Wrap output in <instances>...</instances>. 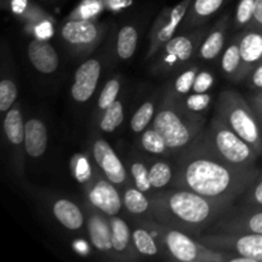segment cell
Wrapping results in <instances>:
<instances>
[{"mask_svg": "<svg viewBox=\"0 0 262 262\" xmlns=\"http://www.w3.org/2000/svg\"><path fill=\"white\" fill-rule=\"evenodd\" d=\"M177 158L173 187L189 189L217 201L235 204L261 173L257 166L245 168L229 163L200 137Z\"/></svg>", "mask_w": 262, "mask_h": 262, "instance_id": "6da1fadb", "label": "cell"}, {"mask_svg": "<svg viewBox=\"0 0 262 262\" xmlns=\"http://www.w3.org/2000/svg\"><path fill=\"white\" fill-rule=\"evenodd\" d=\"M151 201L154 220L196 238L234 205L176 187L156 191Z\"/></svg>", "mask_w": 262, "mask_h": 262, "instance_id": "7a4b0ae2", "label": "cell"}, {"mask_svg": "<svg viewBox=\"0 0 262 262\" xmlns=\"http://www.w3.org/2000/svg\"><path fill=\"white\" fill-rule=\"evenodd\" d=\"M152 125L164 136L171 155L179 156L204 132L205 115L192 113L184 106L181 97L166 89Z\"/></svg>", "mask_w": 262, "mask_h": 262, "instance_id": "3957f363", "label": "cell"}, {"mask_svg": "<svg viewBox=\"0 0 262 262\" xmlns=\"http://www.w3.org/2000/svg\"><path fill=\"white\" fill-rule=\"evenodd\" d=\"M136 219L147 227L160 241L168 252L169 260L182 262H230L232 260L230 255L209 248L196 237L182 230L174 229L154 219Z\"/></svg>", "mask_w": 262, "mask_h": 262, "instance_id": "277c9868", "label": "cell"}, {"mask_svg": "<svg viewBox=\"0 0 262 262\" xmlns=\"http://www.w3.org/2000/svg\"><path fill=\"white\" fill-rule=\"evenodd\" d=\"M215 109L217 117L262 156V128L248 100L234 90H224L217 97Z\"/></svg>", "mask_w": 262, "mask_h": 262, "instance_id": "5b68a950", "label": "cell"}, {"mask_svg": "<svg viewBox=\"0 0 262 262\" xmlns=\"http://www.w3.org/2000/svg\"><path fill=\"white\" fill-rule=\"evenodd\" d=\"M200 140L214 152L234 165L252 168L256 166L257 159L260 158L255 148L228 127L216 114L209 127L201 133Z\"/></svg>", "mask_w": 262, "mask_h": 262, "instance_id": "8992f818", "label": "cell"}, {"mask_svg": "<svg viewBox=\"0 0 262 262\" xmlns=\"http://www.w3.org/2000/svg\"><path fill=\"white\" fill-rule=\"evenodd\" d=\"M207 32V27H200L174 36L155 55L151 72L155 76H165L183 69L192 63Z\"/></svg>", "mask_w": 262, "mask_h": 262, "instance_id": "52a82bcc", "label": "cell"}, {"mask_svg": "<svg viewBox=\"0 0 262 262\" xmlns=\"http://www.w3.org/2000/svg\"><path fill=\"white\" fill-rule=\"evenodd\" d=\"M106 32V25L96 19H73L68 18L61 25L59 36L72 54L86 56L96 50Z\"/></svg>", "mask_w": 262, "mask_h": 262, "instance_id": "ba28073f", "label": "cell"}, {"mask_svg": "<svg viewBox=\"0 0 262 262\" xmlns=\"http://www.w3.org/2000/svg\"><path fill=\"white\" fill-rule=\"evenodd\" d=\"M209 248L232 256L262 262V234L257 233H202L197 237Z\"/></svg>", "mask_w": 262, "mask_h": 262, "instance_id": "9c48e42d", "label": "cell"}, {"mask_svg": "<svg viewBox=\"0 0 262 262\" xmlns=\"http://www.w3.org/2000/svg\"><path fill=\"white\" fill-rule=\"evenodd\" d=\"M89 154L95 166L101 171L102 176L118 188L120 189L122 187L132 183L123 159L118 156L114 148L102 137L100 130H94L90 137Z\"/></svg>", "mask_w": 262, "mask_h": 262, "instance_id": "30bf717a", "label": "cell"}, {"mask_svg": "<svg viewBox=\"0 0 262 262\" xmlns=\"http://www.w3.org/2000/svg\"><path fill=\"white\" fill-rule=\"evenodd\" d=\"M193 0H182L174 7H166L159 13L148 33L147 59H154L160 49L176 36V32L183 23L188 8Z\"/></svg>", "mask_w": 262, "mask_h": 262, "instance_id": "8fae6325", "label": "cell"}, {"mask_svg": "<svg viewBox=\"0 0 262 262\" xmlns=\"http://www.w3.org/2000/svg\"><path fill=\"white\" fill-rule=\"evenodd\" d=\"M205 233H257V234H262V207L234 204Z\"/></svg>", "mask_w": 262, "mask_h": 262, "instance_id": "7c38bea8", "label": "cell"}, {"mask_svg": "<svg viewBox=\"0 0 262 262\" xmlns=\"http://www.w3.org/2000/svg\"><path fill=\"white\" fill-rule=\"evenodd\" d=\"M87 201L104 214L119 215L123 209V200L120 189L107 178H105L101 171L95 168L94 173L87 182L82 184Z\"/></svg>", "mask_w": 262, "mask_h": 262, "instance_id": "4fadbf2b", "label": "cell"}, {"mask_svg": "<svg viewBox=\"0 0 262 262\" xmlns=\"http://www.w3.org/2000/svg\"><path fill=\"white\" fill-rule=\"evenodd\" d=\"M25 119L22 106L15 102L4 117V135L8 145L12 147V164L17 177L22 178L25 174Z\"/></svg>", "mask_w": 262, "mask_h": 262, "instance_id": "5bb4252c", "label": "cell"}, {"mask_svg": "<svg viewBox=\"0 0 262 262\" xmlns=\"http://www.w3.org/2000/svg\"><path fill=\"white\" fill-rule=\"evenodd\" d=\"M87 219V234L92 247L105 257L115 260L114 248H113L112 225H110L109 215L92 206L89 201L84 205Z\"/></svg>", "mask_w": 262, "mask_h": 262, "instance_id": "9a60e30c", "label": "cell"}, {"mask_svg": "<svg viewBox=\"0 0 262 262\" xmlns=\"http://www.w3.org/2000/svg\"><path fill=\"white\" fill-rule=\"evenodd\" d=\"M101 72V61L96 58L87 59L77 68L74 73V82L71 87V96L73 101L84 104L94 96Z\"/></svg>", "mask_w": 262, "mask_h": 262, "instance_id": "2e32d148", "label": "cell"}, {"mask_svg": "<svg viewBox=\"0 0 262 262\" xmlns=\"http://www.w3.org/2000/svg\"><path fill=\"white\" fill-rule=\"evenodd\" d=\"M239 49L242 58L239 82H243L262 61V30L248 27L239 31Z\"/></svg>", "mask_w": 262, "mask_h": 262, "instance_id": "e0dca14e", "label": "cell"}, {"mask_svg": "<svg viewBox=\"0 0 262 262\" xmlns=\"http://www.w3.org/2000/svg\"><path fill=\"white\" fill-rule=\"evenodd\" d=\"M130 230H132V241L136 251L140 257L145 258H161L169 260L168 252L160 241L155 237L147 227L138 222L136 217L130 216L129 219Z\"/></svg>", "mask_w": 262, "mask_h": 262, "instance_id": "ac0fdd59", "label": "cell"}, {"mask_svg": "<svg viewBox=\"0 0 262 262\" xmlns=\"http://www.w3.org/2000/svg\"><path fill=\"white\" fill-rule=\"evenodd\" d=\"M109 220L112 225L115 261H135L141 258L133 246L129 223L118 215H112L109 216Z\"/></svg>", "mask_w": 262, "mask_h": 262, "instance_id": "d6986e66", "label": "cell"}, {"mask_svg": "<svg viewBox=\"0 0 262 262\" xmlns=\"http://www.w3.org/2000/svg\"><path fill=\"white\" fill-rule=\"evenodd\" d=\"M230 28V14L227 13L223 15L216 25L207 32L205 38L200 45L197 56L202 61H214L220 56L224 50L225 41H227L228 30Z\"/></svg>", "mask_w": 262, "mask_h": 262, "instance_id": "ffe728a7", "label": "cell"}, {"mask_svg": "<svg viewBox=\"0 0 262 262\" xmlns=\"http://www.w3.org/2000/svg\"><path fill=\"white\" fill-rule=\"evenodd\" d=\"M28 60L42 74H53L59 68V55L55 48L42 38L35 37L27 48Z\"/></svg>", "mask_w": 262, "mask_h": 262, "instance_id": "44dd1931", "label": "cell"}, {"mask_svg": "<svg viewBox=\"0 0 262 262\" xmlns=\"http://www.w3.org/2000/svg\"><path fill=\"white\" fill-rule=\"evenodd\" d=\"M51 212L59 224L72 232H79L87 224L86 211L79 205L68 199H56L51 206Z\"/></svg>", "mask_w": 262, "mask_h": 262, "instance_id": "7402d4cb", "label": "cell"}, {"mask_svg": "<svg viewBox=\"0 0 262 262\" xmlns=\"http://www.w3.org/2000/svg\"><path fill=\"white\" fill-rule=\"evenodd\" d=\"M123 200V209L132 217L152 219V201L150 194L138 189L129 183L120 188Z\"/></svg>", "mask_w": 262, "mask_h": 262, "instance_id": "603a6c76", "label": "cell"}, {"mask_svg": "<svg viewBox=\"0 0 262 262\" xmlns=\"http://www.w3.org/2000/svg\"><path fill=\"white\" fill-rule=\"evenodd\" d=\"M225 2L227 0H193L182 23L184 32L202 27L212 15L222 9Z\"/></svg>", "mask_w": 262, "mask_h": 262, "instance_id": "cb8c5ba5", "label": "cell"}, {"mask_svg": "<svg viewBox=\"0 0 262 262\" xmlns=\"http://www.w3.org/2000/svg\"><path fill=\"white\" fill-rule=\"evenodd\" d=\"M25 148L28 158L38 159L48 148V128L38 118H30L25 124Z\"/></svg>", "mask_w": 262, "mask_h": 262, "instance_id": "d4e9b609", "label": "cell"}, {"mask_svg": "<svg viewBox=\"0 0 262 262\" xmlns=\"http://www.w3.org/2000/svg\"><path fill=\"white\" fill-rule=\"evenodd\" d=\"M123 161H124L132 184H135L138 189L145 193L152 196L155 193V189L152 188V184L150 182L147 159L145 156H141L140 154H130Z\"/></svg>", "mask_w": 262, "mask_h": 262, "instance_id": "484cf974", "label": "cell"}, {"mask_svg": "<svg viewBox=\"0 0 262 262\" xmlns=\"http://www.w3.org/2000/svg\"><path fill=\"white\" fill-rule=\"evenodd\" d=\"M146 159L148 163L150 182L155 192L166 189L169 186L173 187L174 178H176V165L173 166L165 159L158 156Z\"/></svg>", "mask_w": 262, "mask_h": 262, "instance_id": "4316f807", "label": "cell"}, {"mask_svg": "<svg viewBox=\"0 0 262 262\" xmlns=\"http://www.w3.org/2000/svg\"><path fill=\"white\" fill-rule=\"evenodd\" d=\"M241 67H242V58H241L239 49V32L232 37L228 43L227 49L223 51L220 59V68L223 74L228 79L233 82H239Z\"/></svg>", "mask_w": 262, "mask_h": 262, "instance_id": "83f0119b", "label": "cell"}, {"mask_svg": "<svg viewBox=\"0 0 262 262\" xmlns=\"http://www.w3.org/2000/svg\"><path fill=\"white\" fill-rule=\"evenodd\" d=\"M138 143H140L141 150L151 156H158V158L171 156V152L169 150L165 138L152 124L141 133Z\"/></svg>", "mask_w": 262, "mask_h": 262, "instance_id": "f1b7e54d", "label": "cell"}, {"mask_svg": "<svg viewBox=\"0 0 262 262\" xmlns=\"http://www.w3.org/2000/svg\"><path fill=\"white\" fill-rule=\"evenodd\" d=\"M18 97V89L14 82L12 69L7 67V60L3 56V73L0 82V112L7 113L15 104Z\"/></svg>", "mask_w": 262, "mask_h": 262, "instance_id": "f546056e", "label": "cell"}, {"mask_svg": "<svg viewBox=\"0 0 262 262\" xmlns=\"http://www.w3.org/2000/svg\"><path fill=\"white\" fill-rule=\"evenodd\" d=\"M200 69L201 68L197 64L189 63L188 66H186L183 69L179 71L178 76L169 83L166 89L178 97H182V99L188 96L192 92V87H193V83L196 81V77L199 74Z\"/></svg>", "mask_w": 262, "mask_h": 262, "instance_id": "4dcf8cb0", "label": "cell"}, {"mask_svg": "<svg viewBox=\"0 0 262 262\" xmlns=\"http://www.w3.org/2000/svg\"><path fill=\"white\" fill-rule=\"evenodd\" d=\"M160 100L158 96L152 97V99L147 100V101L143 102L136 113L133 114V117L130 118V129L133 133H141L146 129L147 127H150L152 124V120L155 118L156 110H158L159 104H160Z\"/></svg>", "mask_w": 262, "mask_h": 262, "instance_id": "1f68e13d", "label": "cell"}, {"mask_svg": "<svg viewBox=\"0 0 262 262\" xmlns=\"http://www.w3.org/2000/svg\"><path fill=\"white\" fill-rule=\"evenodd\" d=\"M120 89H122V77L120 76L112 77V78L104 84L99 97H97L96 110H95V115H94L95 124H96L97 120L100 119L102 113H104L110 105L114 104V102L117 101L120 94Z\"/></svg>", "mask_w": 262, "mask_h": 262, "instance_id": "d6a6232c", "label": "cell"}, {"mask_svg": "<svg viewBox=\"0 0 262 262\" xmlns=\"http://www.w3.org/2000/svg\"><path fill=\"white\" fill-rule=\"evenodd\" d=\"M138 43V31L133 25H125L117 36V55L120 60H128L135 55Z\"/></svg>", "mask_w": 262, "mask_h": 262, "instance_id": "836d02e7", "label": "cell"}, {"mask_svg": "<svg viewBox=\"0 0 262 262\" xmlns=\"http://www.w3.org/2000/svg\"><path fill=\"white\" fill-rule=\"evenodd\" d=\"M123 120H124V105L122 100L118 99L102 113L100 119L97 120V130L101 133H112L122 124Z\"/></svg>", "mask_w": 262, "mask_h": 262, "instance_id": "e575fe53", "label": "cell"}, {"mask_svg": "<svg viewBox=\"0 0 262 262\" xmlns=\"http://www.w3.org/2000/svg\"><path fill=\"white\" fill-rule=\"evenodd\" d=\"M256 3H257V0H239L237 9L234 12V17H233V28L234 30L242 31L250 27L253 15H255Z\"/></svg>", "mask_w": 262, "mask_h": 262, "instance_id": "d590c367", "label": "cell"}, {"mask_svg": "<svg viewBox=\"0 0 262 262\" xmlns=\"http://www.w3.org/2000/svg\"><path fill=\"white\" fill-rule=\"evenodd\" d=\"M102 0H83L73 12L69 18L73 19H96L97 15L104 9Z\"/></svg>", "mask_w": 262, "mask_h": 262, "instance_id": "8d00e7d4", "label": "cell"}, {"mask_svg": "<svg viewBox=\"0 0 262 262\" xmlns=\"http://www.w3.org/2000/svg\"><path fill=\"white\" fill-rule=\"evenodd\" d=\"M235 204L245 205V206L262 207V170L260 176L243 192V194L237 200Z\"/></svg>", "mask_w": 262, "mask_h": 262, "instance_id": "74e56055", "label": "cell"}, {"mask_svg": "<svg viewBox=\"0 0 262 262\" xmlns=\"http://www.w3.org/2000/svg\"><path fill=\"white\" fill-rule=\"evenodd\" d=\"M95 168H96V166H92L89 158L83 155H76L71 163L72 173H73L74 178H76L77 181L81 182V184H83L84 182L89 181L90 177L94 173Z\"/></svg>", "mask_w": 262, "mask_h": 262, "instance_id": "f35d334b", "label": "cell"}, {"mask_svg": "<svg viewBox=\"0 0 262 262\" xmlns=\"http://www.w3.org/2000/svg\"><path fill=\"white\" fill-rule=\"evenodd\" d=\"M182 100H183L184 106H186L188 110H191L192 113L204 115V113H206L210 106V102H211V95H210L209 92H206V94H196V92H192V94H189L188 96L183 97Z\"/></svg>", "mask_w": 262, "mask_h": 262, "instance_id": "ab89813d", "label": "cell"}, {"mask_svg": "<svg viewBox=\"0 0 262 262\" xmlns=\"http://www.w3.org/2000/svg\"><path fill=\"white\" fill-rule=\"evenodd\" d=\"M20 20L26 23L27 27H35L38 23L43 22V20H53V15L49 14L48 12L40 8L38 5L30 3L27 9L23 12L22 15H19Z\"/></svg>", "mask_w": 262, "mask_h": 262, "instance_id": "60d3db41", "label": "cell"}, {"mask_svg": "<svg viewBox=\"0 0 262 262\" xmlns=\"http://www.w3.org/2000/svg\"><path fill=\"white\" fill-rule=\"evenodd\" d=\"M214 84V74L209 71H205V69H200L199 74L196 77V81L193 83V87H192V92H196V94H206V92H209L212 89Z\"/></svg>", "mask_w": 262, "mask_h": 262, "instance_id": "b9f144b4", "label": "cell"}, {"mask_svg": "<svg viewBox=\"0 0 262 262\" xmlns=\"http://www.w3.org/2000/svg\"><path fill=\"white\" fill-rule=\"evenodd\" d=\"M246 82H247L248 87L252 90V92L262 91V61L251 72Z\"/></svg>", "mask_w": 262, "mask_h": 262, "instance_id": "7bdbcfd3", "label": "cell"}, {"mask_svg": "<svg viewBox=\"0 0 262 262\" xmlns=\"http://www.w3.org/2000/svg\"><path fill=\"white\" fill-rule=\"evenodd\" d=\"M51 22L53 20H43V22L38 23L37 26L32 27L33 35L37 38H42V40L48 38L53 33V25H51Z\"/></svg>", "mask_w": 262, "mask_h": 262, "instance_id": "ee69618b", "label": "cell"}, {"mask_svg": "<svg viewBox=\"0 0 262 262\" xmlns=\"http://www.w3.org/2000/svg\"><path fill=\"white\" fill-rule=\"evenodd\" d=\"M248 102L251 104L252 109L255 110L256 115L258 118V122H260L261 128H262V91L253 92L251 96H248Z\"/></svg>", "mask_w": 262, "mask_h": 262, "instance_id": "f6af8a7d", "label": "cell"}, {"mask_svg": "<svg viewBox=\"0 0 262 262\" xmlns=\"http://www.w3.org/2000/svg\"><path fill=\"white\" fill-rule=\"evenodd\" d=\"M30 3V0H10V10H12L13 14L19 17L27 9Z\"/></svg>", "mask_w": 262, "mask_h": 262, "instance_id": "bcb514c9", "label": "cell"}, {"mask_svg": "<svg viewBox=\"0 0 262 262\" xmlns=\"http://www.w3.org/2000/svg\"><path fill=\"white\" fill-rule=\"evenodd\" d=\"M102 2H104V5L107 9L117 12V10L127 8L132 3V0H102Z\"/></svg>", "mask_w": 262, "mask_h": 262, "instance_id": "7dc6e473", "label": "cell"}, {"mask_svg": "<svg viewBox=\"0 0 262 262\" xmlns=\"http://www.w3.org/2000/svg\"><path fill=\"white\" fill-rule=\"evenodd\" d=\"M250 27L262 30V0H257V3H256L255 15H253V19L251 22Z\"/></svg>", "mask_w": 262, "mask_h": 262, "instance_id": "c3c4849f", "label": "cell"}]
</instances>
